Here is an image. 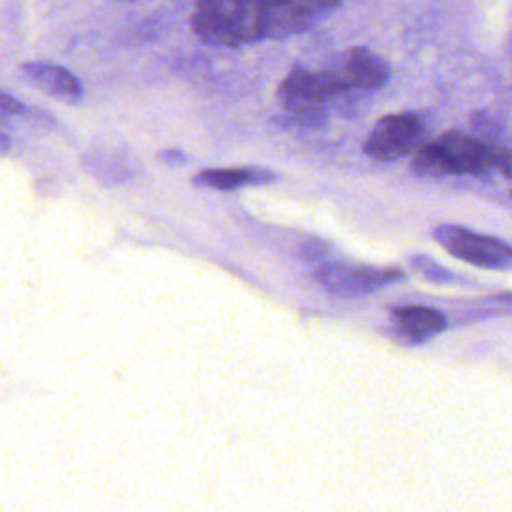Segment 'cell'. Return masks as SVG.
<instances>
[{"label":"cell","instance_id":"cell-1","mask_svg":"<svg viewBox=\"0 0 512 512\" xmlns=\"http://www.w3.org/2000/svg\"><path fill=\"white\" fill-rule=\"evenodd\" d=\"M190 22L210 46H248L264 40V0H196Z\"/></svg>","mask_w":512,"mask_h":512},{"label":"cell","instance_id":"cell-2","mask_svg":"<svg viewBox=\"0 0 512 512\" xmlns=\"http://www.w3.org/2000/svg\"><path fill=\"white\" fill-rule=\"evenodd\" d=\"M344 98L324 70L294 66L278 86V100L288 126L300 130L320 128L328 118V108Z\"/></svg>","mask_w":512,"mask_h":512},{"label":"cell","instance_id":"cell-3","mask_svg":"<svg viewBox=\"0 0 512 512\" xmlns=\"http://www.w3.org/2000/svg\"><path fill=\"white\" fill-rule=\"evenodd\" d=\"M494 162L492 148L476 136L448 130L426 142L414 156L412 168L420 176H460L482 174Z\"/></svg>","mask_w":512,"mask_h":512},{"label":"cell","instance_id":"cell-4","mask_svg":"<svg viewBox=\"0 0 512 512\" xmlns=\"http://www.w3.org/2000/svg\"><path fill=\"white\" fill-rule=\"evenodd\" d=\"M432 238L454 258L490 270H512V244L468 230L458 224H440Z\"/></svg>","mask_w":512,"mask_h":512},{"label":"cell","instance_id":"cell-5","mask_svg":"<svg viewBox=\"0 0 512 512\" xmlns=\"http://www.w3.org/2000/svg\"><path fill=\"white\" fill-rule=\"evenodd\" d=\"M426 122L416 112L382 116L364 140V152L380 162H392L418 152L426 142Z\"/></svg>","mask_w":512,"mask_h":512},{"label":"cell","instance_id":"cell-6","mask_svg":"<svg viewBox=\"0 0 512 512\" xmlns=\"http://www.w3.org/2000/svg\"><path fill=\"white\" fill-rule=\"evenodd\" d=\"M322 70L344 96L378 90L390 78V64L386 58L364 46H352L334 54Z\"/></svg>","mask_w":512,"mask_h":512},{"label":"cell","instance_id":"cell-7","mask_svg":"<svg viewBox=\"0 0 512 512\" xmlns=\"http://www.w3.org/2000/svg\"><path fill=\"white\" fill-rule=\"evenodd\" d=\"M342 0H264V38L284 40L326 20Z\"/></svg>","mask_w":512,"mask_h":512},{"label":"cell","instance_id":"cell-8","mask_svg":"<svg viewBox=\"0 0 512 512\" xmlns=\"http://www.w3.org/2000/svg\"><path fill=\"white\" fill-rule=\"evenodd\" d=\"M316 282L336 296H364L404 278L400 268L360 266L342 260H332L316 268Z\"/></svg>","mask_w":512,"mask_h":512},{"label":"cell","instance_id":"cell-9","mask_svg":"<svg viewBox=\"0 0 512 512\" xmlns=\"http://www.w3.org/2000/svg\"><path fill=\"white\" fill-rule=\"evenodd\" d=\"M20 74L28 84H32L34 88H38L40 92H44L56 100H64V102L82 100L84 90H82L80 80L64 66L34 60V62L22 64Z\"/></svg>","mask_w":512,"mask_h":512},{"label":"cell","instance_id":"cell-10","mask_svg":"<svg viewBox=\"0 0 512 512\" xmlns=\"http://www.w3.org/2000/svg\"><path fill=\"white\" fill-rule=\"evenodd\" d=\"M278 176L264 168H208L194 174L192 182L196 186L216 188V190H238L242 186L268 184Z\"/></svg>","mask_w":512,"mask_h":512},{"label":"cell","instance_id":"cell-11","mask_svg":"<svg viewBox=\"0 0 512 512\" xmlns=\"http://www.w3.org/2000/svg\"><path fill=\"white\" fill-rule=\"evenodd\" d=\"M392 318L402 334L412 340H426L446 328L442 312L426 306H400L392 310Z\"/></svg>","mask_w":512,"mask_h":512},{"label":"cell","instance_id":"cell-12","mask_svg":"<svg viewBox=\"0 0 512 512\" xmlns=\"http://www.w3.org/2000/svg\"><path fill=\"white\" fill-rule=\"evenodd\" d=\"M412 264L416 270H420L428 280H434V282H448L452 278V274L442 268L438 262H434L432 258L424 256V254H416L412 256Z\"/></svg>","mask_w":512,"mask_h":512},{"label":"cell","instance_id":"cell-13","mask_svg":"<svg viewBox=\"0 0 512 512\" xmlns=\"http://www.w3.org/2000/svg\"><path fill=\"white\" fill-rule=\"evenodd\" d=\"M0 106H2V114H4V116H10V114H12V116H24V114H28L26 104H24L22 100L10 96L8 92H2V102H0Z\"/></svg>","mask_w":512,"mask_h":512},{"label":"cell","instance_id":"cell-14","mask_svg":"<svg viewBox=\"0 0 512 512\" xmlns=\"http://www.w3.org/2000/svg\"><path fill=\"white\" fill-rule=\"evenodd\" d=\"M158 158L166 164H184L188 160V156L182 150H162Z\"/></svg>","mask_w":512,"mask_h":512},{"label":"cell","instance_id":"cell-15","mask_svg":"<svg viewBox=\"0 0 512 512\" xmlns=\"http://www.w3.org/2000/svg\"><path fill=\"white\" fill-rule=\"evenodd\" d=\"M6 150H8V134L4 132L2 134V152H6Z\"/></svg>","mask_w":512,"mask_h":512},{"label":"cell","instance_id":"cell-16","mask_svg":"<svg viewBox=\"0 0 512 512\" xmlns=\"http://www.w3.org/2000/svg\"><path fill=\"white\" fill-rule=\"evenodd\" d=\"M502 300H512V294H506V296H502Z\"/></svg>","mask_w":512,"mask_h":512}]
</instances>
